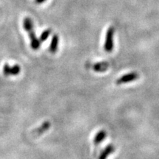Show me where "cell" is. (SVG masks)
<instances>
[{"instance_id": "9c48e42d", "label": "cell", "mask_w": 159, "mask_h": 159, "mask_svg": "<svg viewBox=\"0 0 159 159\" xmlns=\"http://www.w3.org/2000/svg\"><path fill=\"white\" fill-rule=\"evenodd\" d=\"M49 127H50V122H45L41 127H39V128L36 129V130H35V134H43V133L45 132L46 130H48Z\"/></svg>"}, {"instance_id": "8fae6325", "label": "cell", "mask_w": 159, "mask_h": 159, "mask_svg": "<svg viewBox=\"0 0 159 159\" xmlns=\"http://www.w3.org/2000/svg\"><path fill=\"white\" fill-rule=\"evenodd\" d=\"M45 1H46V0H35V2L37 4H41V3L44 2Z\"/></svg>"}, {"instance_id": "8992f818", "label": "cell", "mask_w": 159, "mask_h": 159, "mask_svg": "<svg viewBox=\"0 0 159 159\" xmlns=\"http://www.w3.org/2000/svg\"><path fill=\"white\" fill-rule=\"evenodd\" d=\"M107 136V133L105 132L104 130H99L97 134L95 135L94 138V144L95 145H98L102 143L103 141L105 140V139Z\"/></svg>"}, {"instance_id": "3957f363", "label": "cell", "mask_w": 159, "mask_h": 159, "mask_svg": "<svg viewBox=\"0 0 159 159\" xmlns=\"http://www.w3.org/2000/svg\"><path fill=\"white\" fill-rule=\"evenodd\" d=\"M21 68L19 65H15L13 67H11L7 63H5L3 66V74L5 76L9 75H17L20 73Z\"/></svg>"}, {"instance_id": "277c9868", "label": "cell", "mask_w": 159, "mask_h": 159, "mask_svg": "<svg viewBox=\"0 0 159 159\" xmlns=\"http://www.w3.org/2000/svg\"><path fill=\"white\" fill-rule=\"evenodd\" d=\"M27 33H28L29 37L31 41L30 44H31L32 49H34V50H37V49H39L40 47V45H41V41H40L39 39H37L36 35H35V33H34L33 29L27 31Z\"/></svg>"}, {"instance_id": "7a4b0ae2", "label": "cell", "mask_w": 159, "mask_h": 159, "mask_svg": "<svg viewBox=\"0 0 159 159\" xmlns=\"http://www.w3.org/2000/svg\"><path fill=\"white\" fill-rule=\"evenodd\" d=\"M139 78V75L137 72H132L128 73L125 74L122 76H121L118 80H116V83L117 85H122V84H126V83H129L134 81L136 80Z\"/></svg>"}, {"instance_id": "6da1fadb", "label": "cell", "mask_w": 159, "mask_h": 159, "mask_svg": "<svg viewBox=\"0 0 159 159\" xmlns=\"http://www.w3.org/2000/svg\"><path fill=\"white\" fill-rule=\"evenodd\" d=\"M114 33L115 29L114 27H110L105 34V40L104 43V49L107 52H111L114 47Z\"/></svg>"}, {"instance_id": "30bf717a", "label": "cell", "mask_w": 159, "mask_h": 159, "mask_svg": "<svg viewBox=\"0 0 159 159\" xmlns=\"http://www.w3.org/2000/svg\"><path fill=\"white\" fill-rule=\"evenodd\" d=\"M51 33H52L51 29H47L43 31V33H41V36H40V39H39L40 41H41V42H43V41H45L46 40L48 39L49 35H50Z\"/></svg>"}, {"instance_id": "52a82bcc", "label": "cell", "mask_w": 159, "mask_h": 159, "mask_svg": "<svg viewBox=\"0 0 159 159\" xmlns=\"http://www.w3.org/2000/svg\"><path fill=\"white\" fill-rule=\"evenodd\" d=\"M108 63L106 62H99L94 64L93 69L96 72H105L108 69Z\"/></svg>"}, {"instance_id": "5b68a950", "label": "cell", "mask_w": 159, "mask_h": 159, "mask_svg": "<svg viewBox=\"0 0 159 159\" xmlns=\"http://www.w3.org/2000/svg\"><path fill=\"white\" fill-rule=\"evenodd\" d=\"M115 151V147L113 144H108L105 147L104 150L101 152L100 155L99 156V159H107L108 157L114 153Z\"/></svg>"}, {"instance_id": "ba28073f", "label": "cell", "mask_w": 159, "mask_h": 159, "mask_svg": "<svg viewBox=\"0 0 159 159\" xmlns=\"http://www.w3.org/2000/svg\"><path fill=\"white\" fill-rule=\"evenodd\" d=\"M58 42H59L58 35L55 34L52 36V39L50 47H49V50H50L52 53H55V52L57 51V46H58Z\"/></svg>"}]
</instances>
